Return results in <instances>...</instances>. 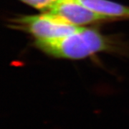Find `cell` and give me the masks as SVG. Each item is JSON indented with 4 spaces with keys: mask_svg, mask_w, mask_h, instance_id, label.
<instances>
[{
    "mask_svg": "<svg viewBox=\"0 0 129 129\" xmlns=\"http://www.w3.org/2000/svg\"><path fill=\"white\" fill-rule=\"evenodd\" d=\"M34 45L46 55L56 58L80 60L101 52L120 50L113 37L93 28L82 27L64 37L50 40H35Z\"/></svg>",
    "mask_w": 129,
    "mask_h": 129,
    "instance_id": "cell-1",
    "label": "cell"
},
{
    "mask_svg": "<svg viewBox=\"0 0 129 129\" xmlns=\"http://www.w3.org/2000/svg\"><path fill=\"white\" fill-rule=\"evenodd\" d=\"M9 27L30 34L35 40L58 39L78 31L82 27L68 23L51 12L41 14L20 15L9 20Z\"/></svg>",
    "mask_w": 129,
    "mask_h": 129,
    "instance_id": "cell-2",
    "label": "cell"
},
{
    "mask_svg": "<svg viewBox=\"0 0 129 129\" xmlns=\"http://www.w3.org/2000/svg\"><path fill=\"white\" fill-rule=\"evenodd\" d=\"M49 12L55 14L66 22L77 27L101 21L113 20L89 9L78 0H60Z\"/></svg>",
    "mask_w": 129,
    "mask_h": 129,
    "instance_id": "cell-3",
    "label": "cell"
},
{
    "mask_svg": "<svg viewBox=\"0 0 129 129\" xmlns=\"http://www.w3.org/2000/svg\"><path fill=\"white\" fill-rule=\"evenodd\" d=\"M85 7L113 20L129 18V7L110 0H78Z\"/></svg>",
    "mask_w": 129,
    "mask_h": 129,
    "instance_id": "cell-4",
    "label": "cell"
},
{
    "mask_svg": "<svg viewBox=\"0 0 129 129\" xmlns=\"http://www.w3.org/2000/svg\"><path fill=\"white\" fill-rule=\"evenodd\" d=\"M23 3L40 10L42 12H47L53 9L60 0H20Z\"/></svg>",
    "mask_w": 129,
    "mask_h": 129,
    "instance_id": "cell-5",
    "label": "cell"
}]
</instances>
